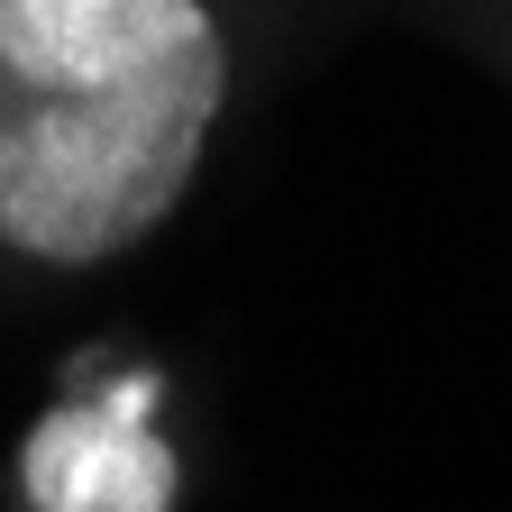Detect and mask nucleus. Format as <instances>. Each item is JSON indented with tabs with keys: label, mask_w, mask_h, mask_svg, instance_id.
<instances>
[{
	"label": "nucleus",
	"mask_w": 512,
	"mask_h": 512,
	"mask_svg": "<svg viewBox=\"0 0 512 512\" xmlns=\"http://www.w3.org/2000/svg\"><path fill=\"white\" fill-rule=\"evenodd\" d=\"M156 384H119L110 403H55L28 448L19 485L37 512H174V448L147 430Z\"/></svg>",
	"instance_id": "obj_2"
},
{
	"label": "nucleus",
	"mask_w": 512,
	"mask_h": 512,
	"mask_svg": "<svg viewBox=\"0 0 512 512\" xmlns=\"http://www.w3.org/2000/svg\"><path fill=\"white\" fill-rule=\"evenodd\" d=\"M229 92L202 0H0V247L101 266L174 202Z\"/></svg>",
	"instance_id": "obj_1"
}]
</instances>
